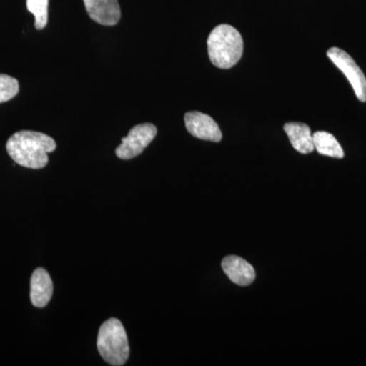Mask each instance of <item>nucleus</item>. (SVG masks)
<instances>
[{
    "mask_svg": "<svg viewBox=\"0 0 366 366\" xmlns=\"http://www.w3.org/2000/svg\"><path fill=\"white\" fill-rule=\"evenodd\" d=\"M48 6L49 0H26L28 11L35 16V26L37 30H42L47 25Z\"/></svg>",
    "mask_w": 366,
    "mask_h": 366,
    "instance_id": "obj_12",
    "label": "nucleus"
},
{
    "mask_svg": "<svg viewBox=\"0 0 366 366\" xmlns=\"http://www.w3.org/2000/svg\"><path fill=\"white\" fill-rule=\"evenodd\" d=\"M222 269L226 276L237 285L249 286L254 281V267L242 257L236 255L226 257L222 261Z\"/></svg>",
    "mask_w": 366,
    "mask_h": 366,
    "instance_id": "obj_8",
    "label": "nucleus"
},
{
    "mask_svg": "<svg viewBox=\"0 0 366 366\" xmlns=\"http://www.w3.org/2000/svg\"><path fill=\"white\" fill-rule=\"evenodd\" d=\"M19 81L7 74H0V103L7 102L18 95Z\"/></svg>",
    "mask_w": 366,
    "mask_h": 366,
    "instance_id": "obj_13",
    "label": "nucleus"
},
{
    "mask_svg": "<svg viewBox=\"0 0 366 366\" xmlns=\"http://www.w3.org/2000/svg\"><path fill=\"white\" fill-rule=\"evenodd\" d=\"M312 139L315 150L319 152L320 155L332 158H344L343 149L333 134L327 132H317L312 134Z\"/></svg>",
    "mask_w": 366,
    "mask_h": 366,
    "instance_id": "obj_11",
    "label": "nucleus"
},
{
    "mask_svg": "<svg viewBox=\"0 0 366 366\" xmlns=\"http://www.w3.org/2000/svg\"><path fill=\"white\" fill-rule=\"evenodd\" d=\"M185 127L189 134L204 141L218 143L222 139V132L218 124L209 115L199 112H187L184 115Z\"/></svg>",
    "mask_w": 366,
    "mask_h": 366,
    "instance_id": "obj_6",
    "label": "nucleus"
},
{
    "mask_svg": "<svg viewBox=\"0 0 366 366\" xmlns=\"http://www.w3.org/2000/svg\"><path fill=\"white\" fill-rule=\"evenodd\" d=\"M99 353L108 365H124L129 357V344L124 325L119 320L109 319L99 330Z\"/></svg>",
    "mask_w": 366,
    "mask_h": 366,
    "instance_id": "obj_3",
    "label": "nucleus"
},
{
    "mask_svg": "<svg viewBox=\"0 0 366 366\" xmlns=\"http://www.w3.org/2000/svg\"><path fill=\"white\" fill-rule=\"evenodd\" d=\"M157 136V127L152 124H137L132 127L127 137L122 139V144L117 147V156L122 160H129L141 155L144 149L152 143Z\"/></svg>",
    "mask_w": 366,
    "mask_h": 366,
    "instance_id": "obj_4",
    "label": "nucleus"
},
{
    "mask_svg": "<svg viewBox=\"0 0 366 366\" xmlns=\"http://www.w3.org/2000/svg\"><path fill=\"white\" fill-rule=\"evenodd\" d=\"M92 20L103 26H115L122 16L118 0H84Z\"/></svg>",
    "mask_w": 366,
    "mask_h": 366,
    "instance_id": "obj_7",
    "label": "nucleus"
},
{
    "mask_svg": "<svg viewBox=\"0 0 366 366\" xmlns=\"http://www.w3.org/2000/svg\"><path fill=\"white\" fill-rule=\"evenodd\" d=\"M284 131L291 144L301 154H310L315 151L314 139L307 124L302 122H287L284 124Z\"/></svg>",
    "mask_w": 366,
    "mask_h": 366,
    "instance_id": "obj_10",
    "label": "nucleus"
},
{
    "mask_svg": "<svg viewBox=\"0 0 366 366\" xmlns=\"http://www.w3.org/2000/svg\"><path fill=\"white\" fill-rule=\"evenodd\" d=\"M327 55L335 66L345 74L347 79L355 92L358 100H360L361 102H366V78L352 57L338 47L330 48Z\"/></svg>",
    "mask_w": 366,
    "mask_h": 366,
    "instance_id": "obj_5",
    "label": "nucleus"
},
{
    "mask_svg": "<svg viewBox=\"0 0 366 366\" xmlns=\"http://www.w3.org/2000/svg\"><path fill=\"white\" fill-rule=\"evenodd\" d=\"M53 283L51 277L46 269H35L31 277L30 297L34 307H45L51 300Z\"/></svg>",
    "mask_w": 366,
    "mask_h": 366,
    "instance_id": "obj_9",
    "label": "nucleus"
},
{
    "mask_svg": "<svg viewBox=\"0 0 366 366\" xmlns=\"http://www.w3.org/2000/svg\"><path fill=\"white\" fill-rule=\"evenodd\" d=\"M207 44L209 60L219 69H231L242 59L243 40L234 26L226 24L217 26L209 34Z\"/></svg>",
    "mask_w": 366,
    "mask_h": 366,
    "instance_id": "obj_2",
    "label": "nucleus"
},
{
    "mask_svg": "<svg viewBox=\"0 0 366 366\" xmlns=\"http://www.w3.org/2000/svg\"><path fill=\"white\" fill-rule=\"evenodd\" d=\"M56 143L51 137L42 132L21 131L9 137L6 150L11 159L31 169H42L48 162V154L56 150Z\"/></svg>",
    "mask_w": 366,
    "mask_h": 366,
    "instance_id": "obj_1",
    "label": "nucleus"
}]
</instances>
